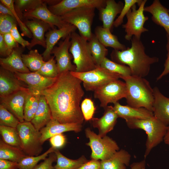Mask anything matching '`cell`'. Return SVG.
Returning <instances> with one entry per match:
<instances>
[{"label": "cell", "instance_id": "cell-1", "mask_svg": "<svg viewBox=\"0 0 169 169\" xmlns=\"http://www.w3.org/2000/svg\"><path fill=\"white\" fill-rule=\"evenodd\" d=\"M82 82L67 71L59 74L51 86L41 92L49 107L53 118L61 123L82 124L84 119L80 104L84 92Z\"/></svg>", "mask_w": 169, "mask_h": 169}, {"label": "cell", "instance_id": "cell-2", "mask_svg": "<svg viewBox=\"0 0 169 169\" xmlns=\"http://www.w3.org/2000/svg\"><path fill=\"white\" fill-rule=\"evenodd\" d=\"M131 41L130 47L121 51L114 49L111 54V58L115 62L128 66L131 75L144 78L149 74L151 66L157 63L159 59L146 54L141 39L133 36Z\"/></svg>", "mask_w": 169, "mask_h": 169}, {"label": "cell", "instance_id": "cell-3", "mask_svg": "<svg viewBox=\"0 0 169 169\" xmlns=\"http://www.w3.org/2000/svg\"><path fill=\"white\" fill-rule=\"evenodd\" d=\"M120 78L126 84L125 98L127 105L135 108H144L153 112V90L149 81L144 78L131 75Z\"/></svg>", "mask_w": 169, "mask_h": 169}, {"label": "cell", "instance_id": "cell-4", "mask_svg": "<svg viewBox=\"0 0 169 169\" xmlns=\"http://www.w3.org/2000/svg\"><path fill=\"white\" fill-rule=\"evenodd\" d=\"M128 127L132 129H141L147 136L144 157L148 155L151 150L164 140L167 126L155 116L148 119H132L125 120Z\"/></svg>", "mask_w": 169, "mask_h": 169}, {"label": "cell", "instance_id": "cell-5", "mask_svg": "<svg viewBox=\"0 0 169 169\" xmlns=\"http://www.w3.org/2000/svg\"><path fill=\"white\" fill-rule=\"evenodd\" d=\"M69 49L73 58L77 72H87L96 67L91 54L88 41L75 32L70 34Z\"/></svg>", "mask_w": 169, "mask_h": 169}, {"label": "cell", "instance_id": "cell-6", "mask_svg": "<svg viewBox=\"0 0 169 169\" xmlns=\"http://www.w3.org/2000/svg\"><path fill=\"white\" fill-rule=\"evenodd\" d=\"M85 134L89 140L86 144L91 149V159L101 161L107 159L119 150L116 142L107 136L101 137L89 128L85 130Z\"/></svg>", "mask_w": 169, "mask_h": 169}, {"label": "cell", "instance_id": "cell-7", "mask_svg": "<svg viewBox=\"0 0 169 169\" xmlns=\"http://www.w3.org/2000/svg\"><path fill=\"white\" fill-rule=\"evenodd\" d=\"M95 8L83 7L73 9L60 16L64 22L74 25L79 34L87 41L91 37V26L95 15Z\"/></svg>", "mask_w": 169, "mask_h": 169}, {"label": "cell", "instance_id": "cell-8", "mask_svg": "<svg viewBox=\"0 0 169 169\" xmlns=\"http://www.w3.org/2000/svg\"><path fill=\"white\" fill-rule=\"evenodd\" d=\"M20 140V148L28 156H37L43 151L41 134L31 122H20L16 127Z\"/></svg>", "mask_w": 169, "mask_h": 169}, {"label": "cell", "instance_id": "cell-9", "mask_svg": "<svg viewBox=\"0 0 169 169\" xmlns=\"http://www.w3.org/2000/svg\"><path fill=\"white\" fill-rule=\"evenodd\" d=\"M146 1V0H143L137 9L136 4L134 5L126 14L127 22L122 25L126 33L125 38L126 40H131L133 36L141 39V34L148 31V29L144 27L145 23L149 19L144 13Z\"/></svg>", "mask_w": 169, "mask_h": 169}, {"label": "cell", "instance_id": "cell-10", "mask_svg": "<svg viewBox=\"0 0 169 169\" xmlns=\"http://www.w3.org/2000/svg\"><path fill=\"white\" fill-rule=\"evenodd\" d=\"M70 72L83 82L84 87L87 91H94L98 87L120 78V75L100 67L84 72Z\"/></svg>", "mask_w": 169, "mask_h": 169}, {"label": "cell", "instance_id": "cell-11", "mask_svg": "<svg viewBox=\"0 0 169 169\" xmlns=\"http://www.w3.org/2000/svg\"><path fill=\"white\" fill-rule=\"evenodd\" d=\"M127 88L125 83L119 79L105 84L94 91V96L104 108L109 103L114 104L123 98H125Z\"/></svg>", "mask_w": 169, "mask_h": 169}, {"label": "cell", "instance_id": "cell-12", "mask_svg": "<svg viewBox=\"0 0 169 169\" xmlns=\"http://www.w3.org/2000/svg\"><path fill=\"white\" fill-rule=\"evenodd\" d=\"M106 0H63L48 8L54 14L61 16L74 9L90 7L98 10L105 7Z\"/></svg>", "mask_w": 169, "mask_h": 169}, {"label": "cell", "instance_id": "cell-13", "mask_svg": "<svg viewBox=\"0 0 169 169\" xmlns=\"http://www.w3.org/2000/svg\"><path fill=\"white\" fill-rule=\"evenodd\" d=\"M13 74L18 79L26 84L31 92L39 94L41 91L51 86L55 83L58 77L48 78L36 72L29 73L16 72Z\"/></svg>", "mask_w": 169, "mask_h": 169}, {"label": "cell", "instance_id": "cell-14", "mask_svg": "<svg viewBox=\"0 0 169 169\" xmlns=\"http://www.w3.org/2000/svg\"><path fill=\"white\" fill-rule=\"evenodd\" d=\"M70 34L60 42L58 46H54L52 50L59 74L67 71H75L76 67L71 62L72 55L69 53L70 45Z\"/></svg>", "mask_w": 169, "mask_h": 169}, {"label": "cell", "instance_id": "cell-15", "mask_svg": "<svg viewBox=\"0 0 169 169\" xmlns=\"http://www.w3.org/2000/svg\"><path fill=\"white\" fill-rule=\"evenodd\" d=\"M30 92L28 88L0 97V105L13 114L20 122H23L24 121L23 111L25 99L26 95Z\"/></svg>", "mask_w": 169, "mask_h": 169}, {"label": "cell", "instance_id": "cell-16", "mask_svg": "<svg viewBox=\"0 0 169 169\" xmlns=\"http://www.w3.org/2000/svg\"><path fill=\"white\" fill-rule=\"evenodd\" d=\"M45 2L41 4L34 9L24 13L23 18L30 19L36 18L49 24L52 29L54 26L59 29L61 28L67 23L63 21L60 16L56 15L51 12L47 8Z\"/></svg>", "mask_w": 169, "mask_h": 169}, {"label": "cell", "instance_id": "cell-17", "mask_svg": "<svg viewBox=\"0 0 169 169\" xmlns=\"http://www.w3.org/2000/svg\"><path fill=\"white\" fill-rule=\"evenodd\" d=\"M76 29L74 25L67 23L61 28L50 29L45 34L46 47L42 54L45 61L50 59L51 51L59 40L61 38L65 39L68 35L75 32Z\"/></svg>", "mask_w": 169, "mask_h": 169}, {"label": "cell", "instance_id": "cell-18", "mask_svg": "<svg viewBox=\"0 0 169 169\" xmlns=\"http://www.w3.org/2000/svg\"><path fill=\"white\" fill-rule=\"evenodd\" d=\"M82 124L77 123H61L52 118L47 124L39 131L41 134V141L42 144L52 136L69 131L75 132L80 131Z\"/></svg>", "mask_w": 169, "mask_h": 169}, {"label": "cell", "instance_id": "cell-19", "mask_svg": "<svg viewBox=\"0 0 169 169\" xmlns=\"http://www.w3.org/2000/svg\"><path fill=\"white\" fill-rule=\"evenodd\" d=\"M27 88V85L18 79L13 73L0 67V97Z\"/></svg>", "mask_w": 169, "mask_h": 169}, {"label": "cell", "instance_id": "cell-20", "mask_svg": "<svg viewBox=\"0 0 169 169\" xmlns=\"http://www.w3.org/2000/svg\"><path fill=\"white\" fill-rule=\"evenodd\" d=\"M23 22L32 35V39L27 48L31 50L36 45H40L45 48L46 44L44 34L48 30L52 29L50 25L36 18L26 19Z\"/></svg>", "mask_w": 169, "mask_h": 169}, {"label": "cell", "instance_id": "cell-21", "mask_svg": "<svg viewBox=\"0 0 169 169\" xmlns=\"http://www.w3.org/2000/svg\"><path fill=\"white\" fill-rule=\"evenodd\" d=\"M104 109V112L101 117H93L91 120L93 126L98 129V135L102 137L113 129L118 118L112 106H107Z\"/></svg>", "mask_w": 169, "mask_h": 169}, {"label": "cell", "instance_id": "cell-22", "mask_svg": "<svg viewBox=\"0 0 169 169\" xmlns=\"http://www.w3.org/2000/svg\"><path fill=\"white\" fill-rule=\"evenodd\" d=\"M22 47L13 49L10 54L5 58H0V64L3 69L13 73H29L31 72L23 63L22 55L24 50Z\"/></svg>", "mask_w": 169, "mask_h": 169}, {"label": "cell", "instance_id": "cell-23", "mask_svg": "<svg viewBox=\"0 0 169 169\" xmlns=\"http://www.w3.org/2000/svg\"><path fill=\"white\" fill-rule=\"evenodd\" d=\"M154 102L153 113L154 116L165 125H169V98L164 96L158 88H153Z\"/></svg>", "mask_w": 169, "mask_h": 169}, {"label": "cell", "instance_id": "cell-24", "mask_svg": "<svg viewBox=\"0 0 169 169\" xmlns=\"http://www.w3.org/2000/svg\"><path fill=\"white\" fill-rule=\"evenodd\" d=\"M124 5L121 1L117 3L114 0H106L105 7L99 10V19L103 28L111 31L115 18L120 14Z\"/></svg>", "mask_w": 169, "mask_h": 169}, {"label": "cell", "instance_id": "cell-25", "mask_svg": "<svg viewBox=\"0 0 169 169\" xmlns=\"http://www.w3.org/2000/svg\"><path fill=\"white\" fill-rule=\"evenodd\" d=\"M144 11L150 13L152 21L163 27L169 35V13L168 9L159 0H154L149 6L145 7Z\"/></svg>", "mask_w": 169, "mask_h": 169}, {"label": "cell", "instance_id": "cell-26", "mask_svg": "<svg viewBox=\"0 0 169 169\" xmlns=\"http://www.w3.org/2000/svg\"><path fill=\"white\" fill-rule=\"evenodd\" d=\"M113 107L118 117L123 119L125 121L132 119H148L154 117L152 112L144 108L123 105L118 102L114 104Z\"/></svg>", "mask_w": 169, "mask_h": 169}, {"label": "cell", "instance_id": "cell-27", "mask_svg": "<svg viewBox=\"0 0 169 169\" xmlns=\"http://www.w3.org/2000/svg\"><path fill=\"white\" fill-rule=\"evenodd\" d=\"M131 158L130 154L126 150H119L109 158L100 161V169H126Z\"/></svg>", "mask_w": 169, "mask_h": 169}, {"label": "cell", "instance_id": "cell-28", "mask_svg": "<svg viewBox=\"0 0 169 169\" xmlns=\"http://www.w3.org/2000/svg\"><path fill=\"white\" fill-rule=\"evenodd\" d=\"M49 107L44 97L41 95L37 111L31 122L35 128L40 131L52 119Z\"/></svg>", "mask_w": 169, "mask_h": 169}, {"label": "cell", "instance_id": "cell-29", "mask_svg": "<svg viewBox=\"0 0 169 169\" xmlns=\"http://www.w3.org/2000/svg\"><path fill=\"white\" fill-rule=\"evenodd\" d=\"M95 34L99 41L105 47H110L114 50H123L127 48L121 43L117 37L112 34L111 31L103 27L97 26L95 30Z\"/></svg>", "mask_w": 169, "mask_h": 169}, {"label": "cell", "instance_id": "cell-30", "mask_svg": "<svg viewBox=\"0 0 169 169\" xmlns=\"http://www.w3.org/2000/svg\"><path fill=\"white\" fill-rule=\"evenodd\" d=\"M27 155L21 149L5 143L0 140V159L18 163Z\"/></svg>", "mask_w": 169, "mask_h": 169}, {"label": "cell", "instance_id": "cell-31", "mask_svg": "<svg viewBox=\"0 0 169 169\" xmlns=\"http://www.w3.org/2000/svg\"><path fill=\"white\" fill-rule=\"evenodd\" d=\"M88 41L89 48L95 64L97 67H99L108 54V49L99 41L95 34H92Z\"/></svg>", "mask_w": 169, "mask_h": 169}, {"label": "cell", "instance_id": "cell-32", "mask_svg": "<svg viewBox=\"0 0 169 169\" xmlns=\"http://www.w3.org/2000/svg\"><path fill=\"white\" fill-rule=\"evenodd\" d=\"M54 152L56 156L57 162L53 169H77L88 161L84 156L76 160L69 159L64 156L58 149H56Z\"/></svg>", "mask_w": 169, "mask_h": 169}, {"label": "cell", "instance_id": "cell-33", "mask_svg": "<svg viewBox=\"0 0 169 169\" xmlns=\"http://www.w3.org/2000/svg\"><path fill=\"white\" fill-rule=\"evenodd\" d=\"M22 57L23 63L31 72L38 71L45 62L37 49L31 50L27 54H23Z\"/></svg>", "mask_w": 169, "mask_h": 169}, {"label": "cell", "instance_id": "cell-34", "mask_svg": "<svg viewBox=\"0 0 169 169\" xmlns=\"http://www.w3.org/2000/svg\"><path fill=\"white\" fill-rule=\"evenodd\" d=\"M41 95L30 92L26 95L24 106V121L31 122L37 111Z\"/></svg>", "mask_w": 169, "mask_h": 169}, {"label": "cell", "instance_id": "cell-35", "mask_svg": "<svg viewBox=\"0 0 169 169\" xmlns=\"http://www.w3.org/2000/svg\"><path fill=\"white\" fill-rule=\"evenodd\" d=\"M0 133L5 143L20 148V140L16 128L0 125Z\"/></svg>", "mask_w": 169, "mask_h": 169}, {"label": "cell", "instance_id": "cell-36", "mask_svg": "<svg viewBox=\"0 0 169 169\" xmlns=\"http://www.w3.org/2000/svg\"><path fill=\"white\" fill-rule=\"evenodd\" d=\"M100 67L120 75V77L131 75V70L128 66L115 62L106 57L103 60Z\"/></svg>", "mask_w": 169, "mask_h": 169}, {"label": "cell", "instance_id": "cell-37", "mask_svg": "<svg viewBox=\"0 0 169 169\" xmlns=\"http://www.w3.org/2000/svg\"><path fill=\"white\" fill-rule=\"evenodd\" d=\"M56 149L51 146L42 154L37 156H26L18 163L19 169H33L40 161L44 160L50 153L54 152Z\"/></svg>", "mask_w": 169, "mask_h": 169}, {"label": "cell", "instance_id": "cell-38", "mask_svg": "<svg viewBox=\"0 0 169 169\" xmlns=\"http://www.w3.org/2000/svg\"><path fill=\"white\" fill-rule=\"evenodd\" d=\"M44 2L45 0H15L14 6L17 14L23 21L24 13L34 9Z\"/></svg>", "mask_w": 169, "mask_h": 169}, {"label": "cell", "instance_id": "cell-39", "mask_svg": "<svg viewBox=\"0 0 169 169\" xmlns=\"http://www.w3.org/2000/svg\"><path fill=\"white\" fill-rule=\"evenodd\" d=\"M54 56L45 61L40 69L36 72L41 75L48 78H57L59 74L56 62Z\"/></svg>", "mask_w": 169, "mask_h": 169}, {"label": "cell", "instance_id": "cell-40", "mask_svg": "<svg viewBox=\"0 0 169 169\" xmlns=\"http://www.w3.org/2000/svg\"><path fill=\"white\" fill-rule=\"evenodd\" d=\"M20 122L13 114L0 105V125L16 128Z\"/></svg>", "mask_w": 169, "mask_h": 169}, {"label": "cell", "instance_id": "cell-41", "mask_svg": "<svg viewBox=\"0 0 169 169\" xmlns=\"http://www.w3.org/2000/svg\"><path fill=\"white\" fill-rule=\"evenodd\" d=\"M0 1L1 3L8 7L13 12L22 32V35L30 38H32V35L30 31L26 26L24 23L20 19L15 10L14 6L15 0H0Z\"/></svg>", "mask_w": 169, "mask_h": 169}, {"label": "cell", "instance_id": "cell-42", "mask_svg": "<svg viewBox=\"0 0 169 169\" xmlns=\"http://www.w3.org/2000/svg\"><path fill=\"white\" fill-rule=\"evenodd\" d=\"M143 0H124V4L123 8L117 18L115 20L113 26L117 28L120 26L123 22V19L125 16L135 4H137L139 6Z\"/></svg>", "mask_w": 169, "mask_h": 169}, {"label": "cell", "instance_id": "cell-43", "mask_svg": "<svg viewBox=\"0 0 169 169\" xmlns=\"http://www.w3.org/2000/svg\"><path fill=\"white\" fill-rule=\"evenodd\" d=\"M80 108L84 119L86 121L91 120L96 110L92 100L89 98H85L81 103Z\"/></svg>", "mask_w": 169, "mask_h": 169}, {"label": "cell", "instance_id": "cell-44", "mask_svg": "<svg viewBox=\"0 0 169 169\" xmlns=\"http://www.w3.org/2000/svg\"><path fill=\"white\" fill-rule=\"evenodd\" d=\"M17 23L14 18L0 13V34H4L10 33L14 25Z\"/></svg>", "mask_w": 169, "mask_h": 169}, {"label": "cell", "instance_id": "cell-45", "mask_svg": "<svg viewBox=\"0 0 169 169\" xmlns=\"http://www.w3.org/2000/svg\"><path fill=\"white\" fill-rule=\"evenodd\" d=\"M57 157L54 152L50 153L48 157L44 161L37 164L33 169H53V162L56 161Z\"/></svg>", "mask_w": 169, "mask_h": 169}, {"label": "cell", "instance_id": "cell-46", "mask_svg": "<svg viewBox=\"0 0 169 169\" xmlns=\"http://www.w3.org/2000/svg\"><path fill=\"white\" fill-rule=\"evenodd\" d=\"M49 139L51 146L56 149H58L63 147L66 141L65 137L62 133L54 135Z\"/></svg>", "mask_w": 169, "mask_h": 169}, {"label": "cell", "instance_id": "cell-47", "mask_svg": "<svg viewBox=\"0 0 169 169\" xmlns=\"http://www.w3.org/2000/svg\"><path fill=\"white\" fill-rule=\"evenodd\" d=\"M11 33L17 42L20 44L22 47L25 48L28 47L30 44V42L24 39L19 34L17 28V24L14 25L11 30Z\"/></svg>", "mask_w": 169, "mask_h": 169}, {"label": "cell", "instance_id": "cell-48", "mask_svg": "<svg viewBox=\"0 0 169 169\" xmlns=\"http://www.w3.org/2000/svg\"><path fill=\"white\" fill-rule=\"evenodd\" d=\"M167 43L166 45L167 51L166 58L164 64V68L162 73L157 78L156 80L161 79L164 76L169 74V35L166 34Z\"/></svg>", "mask_w": 169, "mask_h": 169}, {"label": "cell", "instance_id": "cell-49", "mask_svg": "<svg viewBox=\"0 0 169 169\" xmlns=\"http://www.w3.org/2000/svg\"><path fill=\"white\" fill-rule=\"evenodd\" d=\"M3 35L4 40L10 51L12 52L13 49L19 47V44L15 41L10 33Z\"/></svg>", "mask_w": 169, "mask_h": 169}, {"label": "cell", "instance_id": "cell-50", "mask_svg": "<svg viewBox=\"0 0 169 169\" xmlns=\"http://www.w3.org/2000/svg\"><path fill=\"white\" fill-rule=\"evenodd\" d=\"M100 161L91 159L77 169H100Z\"/></svg>", "mask_w": 169, "mask_h": 169}, {"label": "cell", "instance_id": "cell-51", "mask_svg": "<svg viewBox=\"0 0 169 169\" xmlns=\"http://www.w3.org/2000/svg\"><path fill=\"white\" fill-rule=\"evenodd\" d=\"M4 39L3 35L0 34V55L5 58L11 53Z\"/></svg>", "mask_w": 169, "mask_h": 169}, {"label": "cell", "instance_id": "cell-52", "mask_svg": "<svg viewBox=\"0 0 169 169\" xmlns=\"http://www.w3.org/2000/svg\"><path fill=\"white\" fill-rule=\"evenodd\" d=\"M18 167V164L17 162L0 159V169H16Z\"/></svg>", "mask_w": 169, "mask_h": 169}, {"label": "cell", "instance_id": "cell-53", "mask_svg": "<svg viewBox=\"0 0 169 169\" xmlns=\"http://www.w3.org/2000/svg\"><path fill=\"white\" fill-rule=\"evenodd\" d=\"M0 13L1 14L9 15L14 18L11 10L8 7L1 2L0 3Z\"/></svg>", "mask_w": 169, "mask_h": 169}, {"label": "cell", "instance_id": "cell-54", "mask_svg": "<svg viewBox=\"0 0 169 169\" xmlns=\"http://www.w3.org/2000/svg\"><path fill=\"white\" fill-rule=\"evenodd\" d=\"M145 162L143 160L139 162L134 163L131 166V169H145Z\"/></svg>", "mask_w": 169, "mask_h": 169}, {"label": "cell", "instance_id": "cell-55", "mask_svg": "<svg viewBox=\"0 0 169 169\" xmlns=\"http://www.w3.org/2000/svg\"><path fill=\"white\" fill-rule=\"evenodd\" d=\"M163 140L165 143L169 147V125L167 126L166 132Z\"/></svg>", "mask_w": 169, "mask_h": 169}, {"label": "cell", "instance_id": "cell-56", "mask_svg": "<svg viewBox=\"0 0 169 169\" xmlns=\"http://www.w3.org/2000/svg\"><path fill=\"white\" fill-rule=\"evenodd\" d=\"M168 12L169 13V8L168 9Z\"/></svg>", "mask_w": 169, "mask_h": 169}, {"label": "cell", "instance_id": "cell-57", "mask_svg": "<svg viewBox=\"0 0 169 169\" xmlns=\"http://www.w3.org/2000/svg\"><path fill=\"white\" fill-rule=\"evenodd\" d=\"M18 169V168H17V169Z\"/></svg>", "mask_w": 169, "mask_h": 169}]
</instances>
